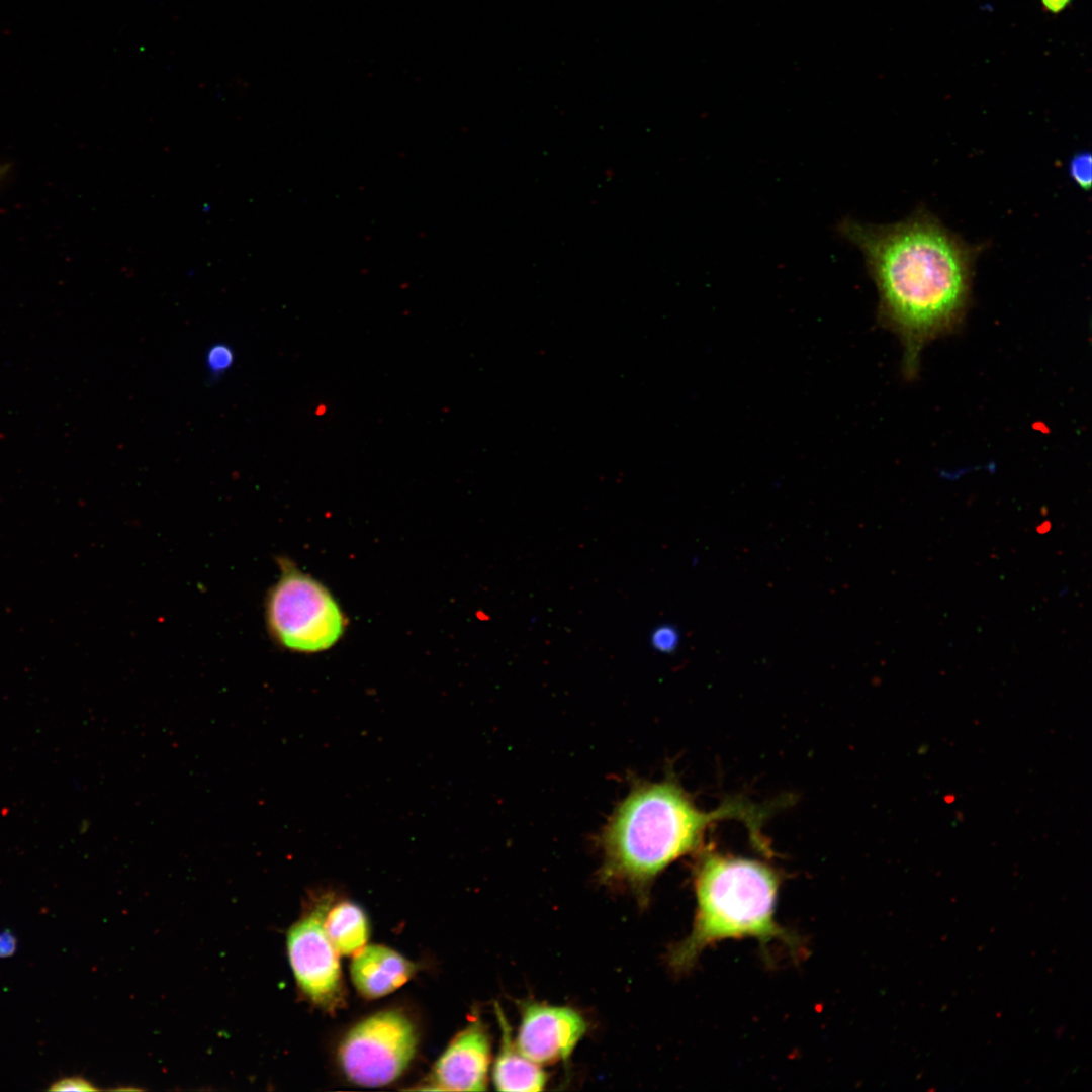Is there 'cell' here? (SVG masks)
<instances>
[{"mask_svg":"<svg viewBox=\"0 0 1092 1092\" xmlns=\"http://www.w3.org/2000/svg\"><path fill=\"white\" fill-rule=\"evenodd\" d=\"M837 231L862 253L880 322L899 335L904 371L913 375L923 346L962 317L979 249L924 209L890 224L843 218Z\"/></svg>","mask_w":1092,"mask_h":1092,"instance_id":"cell-1","label":"cell"},{"mask_svg":"<svg viewBox=\"0 0 1092 1092\" xmlns=\"http://www.w3.org/2000/svg\"><path fill=\"white\" fill-rule=\"evenodd\" d=\"M743 801H729L704 812L674 781L637 785L621 802L602 834L603 875L645 892L659 873L697 849L712 823L737 818L749 825L761 847L758 827L767 816Z\"/></svg>","mask_w":1092,"mask_h":1092,"instance_id":"cell-2","label":"cell"},{"mask_svg":"<svg viewBox=\"0 0 1092 1092\" xmlns=\"http://www.w3.org/2000/svg\"><path fill=\"white\" fill-rule=\"evenodd\" d=\"M779 884L776 871L761 861L706 852L696 872L693 928L672 948L671 967L686 971L707 946L729 938L794 945V937L775 919Z\"/></svg>","mask_w":1092,"mask_h":1092,"instance_id":"cell-3","label":"cell"},{"mask_svg":"<svg viewBox=\"0 0 1092 1092\" xmlns=\"http://www.w3.org/2000/svg\"><path fill=\"white\" fill-rule=\"evenodd\" d=\"M281 575L266 600L268 631L296 652L329 649L344 632V617L330 592L311 576L281 561Z\"/></svg>","mask_w":1092,"mask_h":1092,"instance_id":"cell-4","label":"cell"},{"mask_svg":"<svg viewBox=\"0 0 1092 1092\" xmlns=\"http://www.w3.org/2000/svg\"><path fill=\"white\" fill-rule=\"evenodd\" d=\"M419 1033L399 1009L373 1013L342 1038L338 1060L345 1076L363 1087H380L398 1079L414 1059Z\"/></svg>","mask_w":1092,"mask_h":1092,"instance_id":"cell-5","label":"cell"},{"mask_svg":"<svg viewBox=\"0 0 1092 1092\" xmlns=\"http://www.w3.org/2000/svg\"><path fill=\"white\" fill-rule=\"evenodd\" d=\"M331 898H322L289 928L286 946L300 991L316 1006L334 1010L344 1002L339 953L330 941L324 920Z\"/></svg>","mask_w":1092,"mask_h":1092,"instance_id":"cell-6","label":"cell"},{"mask_svg":"<svg viewBox=\"0 0 1092 1092\" xmlns=\"http://www.w3.org/2000/svg\"><path fill=\"white\" fill-rule=\"evenodd\" d=\"M515 1040L540 1066L566 1062L587 1030L585 1018L567 1006L526 1001Z\"/></svg>","mask_w":1092,"mask_h":1092,"instance_id":"cell-7","label":"cell"},{"mask_svg":"<svg viewBox=\"0 0 1092 1092\" xmlns=\"http://www.w3.org/2000/svg\"><path fill=\"white\" fill-rule=\"evenodd\" d=\"M490 1039L476 1017L457 1033L438 1058L430 1074V1089L484 1091L490 1065Z\"/></svg>","mask_w":1092,"mask_h":1092,"instance_id":"cell-8","label":"cell"},{"mask_svg":"<svg viewBox=\"0 0 1092 1092\" xmlns=\"http://www.w3.org/2000/svg\"><path fill=\"white\" fill-rule=\"evenodd\" d=\"M418 971L417 965L381 944L366 945L353 956L351 980L365 998L386 996L404 985Z\"/></svg>","mask_w":1092,"mask_h":1092,"instance_id":"cell-9","label":"cell"},{"mask_svg":"<svg viewBox=\"0 0 1092 1092\" xmlns=\"http://www.w3.org/2000/svg\"><path fill=\"white\" fill-rule=\"evenodd\" d=\"M495 1014L500 1029V1045L492 1071L496 1089L511 1092L543 1090L547 1083L545 1071L519 1049L512 1028L498 1004H495Z\"/></svg>","mask_w":1092,"mask_h":1092,"instance_id":"cell-10","label":"cell"},{"mask_svg":"<svg viewBox=\"0 0 1092 1092\" xmlns=\"http://www.w3.org/2000/svg\"><path fill=\"white\" fill-rule=\"evenodd\" d=\"M324 927L339 956H355L367 945L369 922L363 909L353 902L331 904Z\"/></svg>","mask_w":1092,"mask_h":1092,"instance_id":"cell-11","label":"cell"},{"mask_svg":"<svg viewBox=\"0 0 1092 1092\" xmlns=\"http://www.w3.org/2000/svg\"><path fill=\"white\" fill-rule=\"evenodd\" d=\"M650 645L657 652L671 653L679 645L680 633L670 624H660L650 634Z\"/></svg>","mask_w":1092,"mask_h":1092,"instance_id":"cell-12","label":"cell"},{"mask_svg":"<svg viewBox=\"0 0 1092 1092\" xmlns=\"http://www.w3.org/2000/svg\"><path fill=\"white\" fill-rule=\"evenodd\" d=\"M1069 174L1077 186L1088 190L1091 185V155L1089 152H1080L1073 156L1069 163Z\"/></svg>","mask_w":1092,"mask_h":1092,"instance_id":"cell-13","label":"cell"},{"mask_svg":"<svg viewBox=\"0 0 1092 1092\" xmlns=\"http://www.w3.org/2000/svg\"><path fill=\"white\" fill-rule=\"evenodd\" d=\"M233 362L234 353L228 346L217 344L209 349L207 354V366L211 373L220 374L225 372L232 366Z\"/></svg>","mask_w":1092,"mask_h":1092,"instance_id":"cell-14","label":"cell"},{"mask_svg":"<svg viewBox=\"0 0 1092 1092\" xmlns=\"http://www.w3.org/2000/svg\"><path fill=\"white\" fill-rule=\"evenodd\" d=\"M49 1091H96L97 1088L81 1076L63 1077L51 1084Z\"/></svg>","mask_w":1092,"mask_h":1092,"instance_id":"cell-15","label":"cell"},{"mask_svg":"<svg viewBox=\"0 0 1092 1092\" xmlns=\"http://www.w3.org/2000/svg\"><path fill=\"white\" fill-rule=\"evenodd\" d=\"M17 948V939L8 929L0 932V958L5 959L13 956Z\"/></svg>","mask_w":1092,"mask_h":1092,"instance_id":"cell-16","label":"cell"},{"mask_svg":"<svg viewBox=\"0 0 1092 1092\" xmlns=\"http://www.w3.org/2000/svg\"><path fill=\"white\" fill-rule=\"evenodd\" d=\"M1071 0H1041L1044 8L1051 12H1059L1069 4Z\"/></svg>","mask_w":1092,"mask_h":1092,"instance_id":"cell-17","label":"cell"},{"mask_svg":"<svg viewBox=\"0 0 1092 1092\" xmlns=\"http://www.w3.org/2000/svg\"><path fill=\"white\" fill-rule=\"evenodd\" d=\"M8 168V165H0V180L6 175Z\"/></svg>","mask_w":1092,"mask_h":1092,"instance_id":"cell-18","label":"cell"},{"mask_svg":"<svg viewBox=\"0 0 1092 1092\" xmlns=\"http://www.w3.org/2000/svg\"><path fill=\"white\" fill-rule=\"evenodd\" d=\"M1068 593H1069V588H1068V587H1063V588H1061V589H1060V592H1059V595H1060L1061 597H1063V596H1065V595H1066V594H1068Z\"/></svg>","mask_w":1092,"mask_h":1092,"instance_id":"cell-19","label":"cell"}]
</instances>
